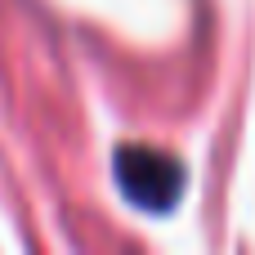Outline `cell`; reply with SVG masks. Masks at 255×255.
Instances as JSON below:
<instances>
[{
  "label": "cell",
  "instance_id": "obj_1",
  "mask_svg": "<svg viewBox=\"0 0 255 255\" xmlns=\"http://www.w3.org/2000/svg\"><path fill=\"white\" fill-rule=\"evenodd\" d=\"M112 175L126 193L130 206L148 211V215H170L184 197V184H188V170L179 157L161 152V148H148V143H126L117 148L112 157Z\"/></svg>",
  "mask_w": 255,
  "mask_h": 255
}]
</instances>
